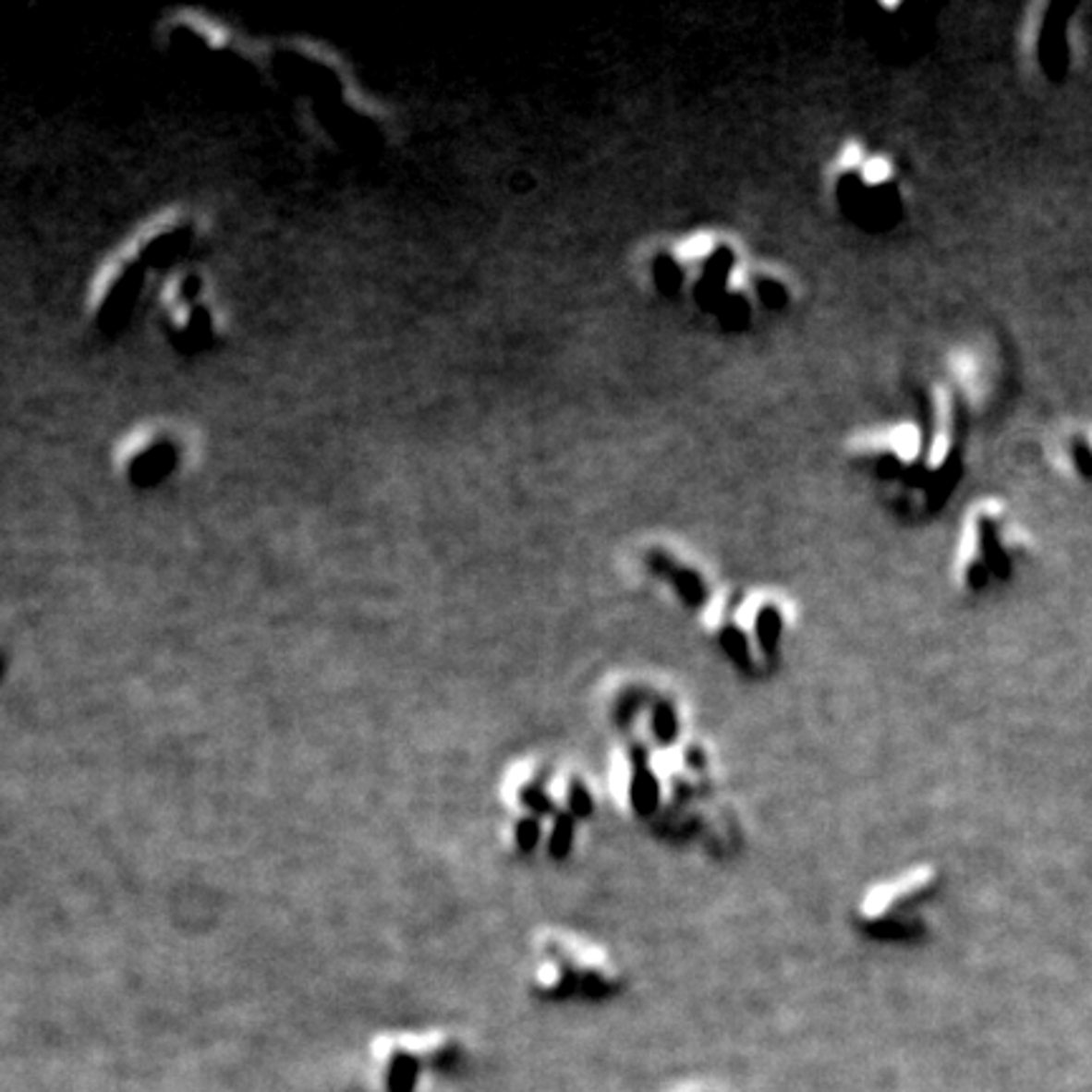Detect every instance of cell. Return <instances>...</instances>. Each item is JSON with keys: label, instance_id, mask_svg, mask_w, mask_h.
<instances>
[{"label": "cell", "instance_id": "1", "mask_svg": "<svg viewBox=\"0 0 1092 1092\" xmlns=\"http://www.w3.org/2000/svg\"><path fill=\"white\" fill-rule=\"evenodd\" d=\"M607 723L614 734L610 789L627 822L671 843L700 832L716 809L719 767L681 696L630 675L607 703Z\"/></svg>", "mask_w": 1092, "mask_h": 1092}, {"label": "cell", "instance_id": "2", "mask_svg": "<svg viewBox=\"0 0 1092 1092\" xmlns=\"http://www.w3.org/2000/svg\"><path fill=\"white\" fill-rule=\"evenodd\" d=\"M698 623L728 668L746 678H769L786 658L795 635V607L774 589L728 587L716 594Z\"/></svg>", "mask_w": 1092, "mask_h": 1092}, {"label": "cell", "instance_id": "3", "mask_svg": "<svg viewBox=\"0 0 1092 1092\" xmlns=\"http://www.w3.org/2000/svg\"><path fill=\"white\" fill-rule=\"evenodd\" d=\"M943 878L933 865H913L875 882L855 903V930L878 946H918L933 930Z\"/></svg>", "mask_w": 1092, "mask_h": 1092}, {"label": "cell", "instance_id": "4", "mask_svg": "<svg viewBox=\"0 0 1092 1092\" xmlns=\"http://www.w3.org/2000/svg\"><path fill=\"white\" fill-rule=\"evenodd\" d=\"M956 585L971 597L984 594L1014 572V556L1001 539V521L994 514H977L968 521L966 537L956 556Z\"/></svg>", "mask_w": 1092, "mask_h": 1092}, {"label": "cell", "instance_id": "5", "mask_svg": "<svg viewBox=\"0 0 1092 1092\" xmlns=\"http://www.w3.org/2000/svg\"><path fill=\"white\" fill-rule=\"evenodd\" d=\"M544 951L554 966V978L537 987V994L546 1001H607L623 991V977L607 958L579 961L572 949L559 940H549Z\"/></svg>", "mask_w": 1092, "mask_h": 1092}, {"label": "cell", "instance_id": "6", "mask_svg": "<svg viewBox=\"0 0 1092 1092\" xmlns=\"http://www.w3.org/2000/svg\"><path fill=\"white\" fill-rule=\"evenodd\" d=\"M642 566H645V575L650 576L652 585L668 597V602L683 613L693 614L696 620L706 614V610L716 600V594L721 592V587H716V582L710 579L703 566L696 564L686 554L673 552L671 546L668 549L650 546L642 556Z\"/></svg>", "mask_w": 1092, "mask_h": 1092}, {"label": "cell", "instance_id": "7", "mask_svg": "<svg viewBox=\"0 0 1092 1092\" xmlns=\"http://www.w3.org/2000/svg\"><path fill=\"white\" fill-rule=\"evenodd\" d=\"M455 1057H458L455 1045H438L425 1052L410 1047H393L382 1060V1073H380L382 1092H415L425 1070L451 1067Z\"/></svg>", "mask_w": 1092, "mask_h": 1092}, {"label": "cell", "instance_id": "8", "mask_svg": "<svg viewBox=\"0 0 1092 1092\" xmlns=\"http://www.w3.org/2000/svg\"><path fill=\"white\" fill-rule=\"evenodd\" d=\"M1077 6L1074 3H1054L1050 6L1039 33V67L1050 81H1062L1070 68L1067 54V20Z\"/></svg>", "mask_w": 1092, "mask_h": 1092}, {"label": "cell", "instance_id": "9", "mask_svg": "<svg viewBox=\"0 0 1092 1092\" xmlns=\"http://www.w3.org/2000/svg\"><path fill=\"white\" fill-rule=\"evenodd\" d=\"M514 843H516L518 853H524V855L537 853L539 847H541V843L546 844L544 822H541V819H537V817H531V815L518 817L516 824H514Z\"/></svg>", "mask_w": 1092, "mask_h": 1092}, {"label": "cell", "instance_id": "10", "mask_svg": "<svg viewBox=\"0 0 1092 1092\" xmlns=\"http://www.w3.org/2000/svg\"><path fill=\"white\" fill-rule=\"evenodd\" d=\"M1070 455H1073V463L1074 468H1077V473L1083 476V479L1092 480V445L1085 438H1073L1070 441Z\"/></svg>", "mask_w": 1092, "mask_h": 1092}]
</instances>
